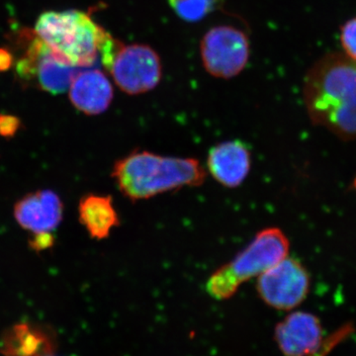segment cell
Here are the masks:
<instances>
[{"instance_id":"cell-20","label":"cell","mask_w":356,"mask_h":356,"mask_svg":"<svg viewBox=\"0 0 356 356\" xmlns=\"http://www.w3.org/2000/svg\"><path fill=\"white\" fill-rule=\"evenodd\" d=\"M355 188H356V179H355Z\"/></svg>"},{"instance_id":"cell-13","label":"cell","mask_w":356,"mask_h":356,"mask_svg":"<svg viewBox=\"0 0 356 356\" xmlns=\"http://www.w3.org/2000/svg\"><path fill=\"white\" fill-rule=\"evenodd\" d=\"M6 356H58L56 341L47 330L27 323L13 325L1 341Z\"/></svg>"},{"instance_id":"cell-15","label":"cell","mask_w":356,"mask_h":356,"mask_svg":"<svg viewBox=\"0 0 356 356\" xmlns=\"http://www.w3.org/2000/svg\"><path fill=\"white\" fill-rule=\"evenodd\" d=\"M178 17L185 22L196 23L215 8L218 0H168Z\"/></svg>"},{"instance_id":"cell-17","label":"cell","mask_w":356,"mask_h":356,"mask_svg":"<svg viewBox=\"0 0 356 356\" xmlns=\"http://www.w3.org/2000/svg\"><path fill=\"white\" fill-rule=\"evenodd\" d=\"M20 128V120L13 115H0V135L10 138L17 133Z\"/></svg>"},{"instance_id":"cell-8","label":"cell","mask_w":356,"mask_h":356,"mask_svg":"<svg viewBox=\"0 0 356 356\" xmlns=\"http://www.w3.org/2000/svg\"><path fill=\"white\" fill-rule=\"evenodd\" d=\"M310 275L305 266L294 257H285L257 277V291L267 306L289 311L306 299Z\"/></svg>"},{"instance_id":"cell-9","label":"cell","mask_w":356,"mask_h":356,"mask_svg":"<svg viewBox=\"0 0 356 356\" xmlns=\"http://www.w3.org/2000/svg\"><path fill=\"white\" fill-rule=\"evenodd\" d=\"M275 341L286 356H309L320 348L323 329L320 320L306 312H293L275 327Z\"/></svg>"},{"instance_id":"cell-6","label":"cell","mask_w":356,"mask_h":356,"mask_svg":"<svg viewBox=\"0 0 356 356\" xmlns=\"http://www.w3.org/2000/svg\"><path fill=\"white\" fill-rule=\"evenodd\" d=\"M25 50L15 62L18 79L25 86H31L58 95L69 90L79 67H74L56 55L33 31H24Z\"/></svg>"},{"instance_id":"cell-11","label":"cell","mask_w":356,"mask_h":356,"mask_svg":"<svg viewBox=\"0 0 356 356\" xmlns=\"http://www.w3.org/2000/svg\"><path fill=\"white\" fill-rule=\"evenodd\" d=\"M64 204L51 191L28 194L16 203L14 217L18 224L33 235L51 234L60 224Z\"/></svg>"},{"instance_id":"cell-5","label":"cell","mask_w":356,"mask_h":356,"mask_svg":"<svg viewBox=\"0 0 356 356\" xmlns=\"http://www.w3.org/2000/svg\"><path fill=\"white\" fill-rule=\"evenodd\" d=\"M100 58L116 86L129 95L149 92L161 81V58L147 44H125L109 34Z\"/></svg>"},{"instance_id":"cell-2","label":"cell","mask_w":356,"mask_h":356,"mask_svg":"<svg viewBox=\"0 0 356 356\" xmlns=\"http://www.w3.org/2000/svg\"><path fill=\"white\" fill-rule=\"evenodd\" d=\"M205 168L198 159L134 151L115 163L112 177L130 200L140 201L185 187L200 186Z\"/></svg>"},{"instance_id":"cell-7","label":"cell","mask_w":356,"mask_h":356,"mask_svg":"<svg viewBox=\"0 0 356 356\" xmlns=\"http://www.w3.org/2000/svg\"><path fill=\"white\" fill-rule=\"evenodd\" d=\"M201 58L206 72L218 79H229L240 74L250 58L247 35L232 26H216L204 35Z\"/></svg>"},{"instance_id":"cell-12","label":"cell","mask_w":356,"mask_h":356,"mask_svg":"<svg viewBox=\"0 0 356 356\" xmlns=\"http://www.w3.org/2000/svg\"><path fill=\"white\" fill-rule=\"evenodd\" d=\"M67 91L72 105L88 115L103 113L113 100V86L108 77L99 70L77 72Z\"/></svg>"},{"instance_id":"cell-3","label":"cell","mask_w":356,"mask_h":356,"mask_svg":"<svg viewBox=\"0 0 356 356\" xmlns=\"http://www.w3.org/2000/svg\"><path fill=\"white\" fill-rule=\"evenodd\" d=\"M33 31L56 55L79 69L95 65L109 35L88 13L76 9L42 13Z\"/></svg>"},{"instance_id":"cell-19","label":"cell","mask_w":356,"mask_h":356,"mask_svg":"<svg viewBox=\"0 0 356 356\" xmlns=\"http://www.w3.org/2000/svg\"><path fill=\"white\" fill-rule=\"evenodd\" d=\"M13 64V54L8 49L0 48V72H6Z\"/></svg>"},{"instance_id":"cell-16","label":"cell","mask_w":356,"mask_h":356,"mask_svg":"<svg viewBox=\"0 0 356 356\" xmlns=\"http://www.w3.org/2000/svg\"><path fill=\"white\" fill-rule=\"evenodd\" d=\"M341 39L346 55L356 60V18L343 26Z\"/></svg>"},{"instance_id":"cell-4","label":"cell","mask_w":356,"mask_h":356,"mask_svg":"<svg viewBox=\"0 0 356 356\" xmlns=\"http://www.w3.org/2000/svg\"><path fill=\"white\" fill-rule=\"evenodd\" d=\"M290 243L280 228L270 227L259 231L242 252L211 274L206 291L213 298H231L243 283L277 264L289 254Z\"/></svg>"},{"instance_id":"cell-18","label":"cell","mask_w":356,"mask_h":356,"mask_svg":"<svg viewBox=\"0 0 356 356\" xmlns=\"http://www.w3.org/2000/svg\"><path fill=\"white\" fill-rule=\"evenodd\" d=\"M53 234H40V235H33L31 240H30V245L33 250H44L51 247L54 245Z\"/></svg>"},{"instance_id":"cell-14","label":"cell","mask_w":356,"mask_h":356,"mask_svg":"<svg viewBox=\"0 0 356 356\" xmlns=\"http://www.w3.org/2000/svg\"><path fill=\"white\" fill-rule=\"evenodd\" d=\"M79 221L91 238H108L112 229L119 226V216L110 196L88 194L81 199L79 207Z\"/></svg>"},{"instance_id":"cell-10","label":"cell","mask_w":356,"mask_h":356,"mask_svg":"<svg viewBox=\"0 0 356 356\" xmlns=\"http://www.w3.org/2000/svg\"><path fill=\"white\" fill-rule=\"evenodd\" d=\"M207 172L226 188H236L247 179L252 168V152L245 142L231 140L211 147Z\"/></svg>"},{"instance_id":"cell-1","label":"cell","mask_w":356,"mask_h":356,"mask_svg":"<svg viewBox=\"0 0 356 356\" xmlns=\"http://www.w3.org/2000/svg\"><path fill=\"white\" fill-rule=\"evenodd\" d=\"M311 121L343 138H356V60L331 54L316 63L304 81Z\"/></svg>"}]
</instances>
